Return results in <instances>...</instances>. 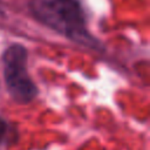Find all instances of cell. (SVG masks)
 Wrapping results in <instances>:
<instances>
[{"label":"cell","instance_id":"6da1fadb","mask_svg":"<svg viewBox=\"0 0 150 150\" xmlns=\"http://www.w3.org/2000/svg\"><path fill=\"white\" fill-rule=\"evenodd\" d=\"M30 9L39 21L67 38L95 47V40L86 29L79 0H30Z\"/></svg>","mask_w":150,"mask_h":150},{"label":"cell","instance_id":"7a4b0ae2","mask_svg":"<svg viewBox=\"0 0 150 150\" xmlns=\"http://www.w3.org/2000/svg\"><path fill=\"white\" fill-rule=\"evenodd\" d=\"M5 81L11 96L19 103L30 102L38 93V89L28 75L27 50L21 45L8 47L4 54Z\"/></svg>","mask_w":150,"mask_h":150},{"label":"cell","instance_id":"3957f363","mask_svg":"<svg viewBox=\"0 0 150 150\" xmlns=\"http://www.w3.org/2000/svg\"><path fill=\"white\" fill-rule=\"evenodd\" d=\"M6 132H7V124L2 118H0V142L6 135Z\"/></svg>","mask_w":150,"mask_h":150}]
</instances>
